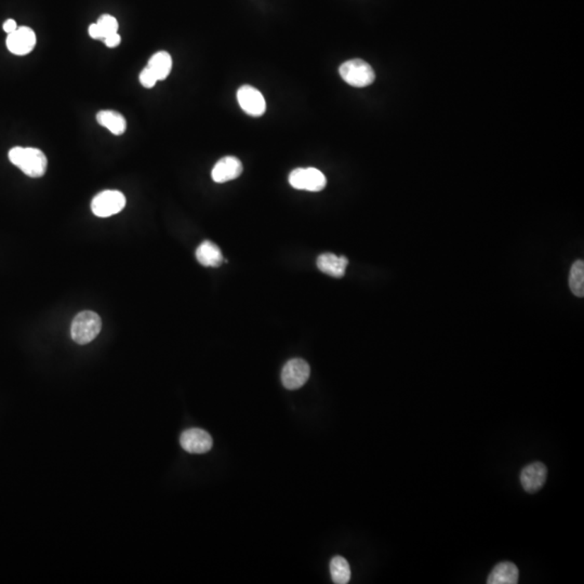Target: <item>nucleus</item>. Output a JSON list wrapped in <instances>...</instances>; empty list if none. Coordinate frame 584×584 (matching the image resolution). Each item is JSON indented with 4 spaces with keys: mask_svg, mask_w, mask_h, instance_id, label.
<instances>
[{
    "mask_svg": "<svg viewBox=\"0 0 584 584\" xmlns=\"http://www.w3.org/2000/svg\"><path fill=\"white\" fill-rule=\"evenodd\" d=\"M548 469L543 463L534 462L522 469L520 473V483L522 488L528 493H536L542 488L546 481Z\"/></svg>",
    "mask_w": 584,
    "mask_h": 584,
    "instance_id": "nucleus-10",
    "label": "nucleus"
},
{
    "mask_svg": "<svg viewBox=\"0 0 584 584\" xmlns=\"http://www.w3.org/2000/svg\"><path fill=\"white\" fill-rule=\"evenodd\" d=\"M102 321L99 315L92 311H81L71 321V336L76 343H90L101 331Z\"/></svg>",
    "mask_w": 584,
    "mask_h": 584,
    "instance_id": "nucleus-2",
    "label": "nucleus"
},
{
    "mask_svg": "<svg viewBox=\"0 0 584 584\" xmlns=\"http://www.w3.org/2000/svg\"><path fill=\"white\" fill-rule=\"evenodd\" d=\"M237 101L241 110L250 116L260 117L265 113L266 102L263 94L251 86L245 85L239 88Z\"/></svg>",
    "mask_w": 584,
    "mask_h": 584,
    "instance_id": "nucleus-7",
    "label": "nucleus"
},
{
    "mask_svg": "<svg viewBox=\"0 0 584 584\" xmlns=\"http://www.w3.org/2000/svg\"><path fill=\"white\" fill-rule=\"evenodd\" d=\"M139 79H140L141 85H142L144 88H147V89H151V88L155 87L156 84L159 81L157 77L154 75L153 71H151L147 67H145L142 71H141L140 76H139Z\"/></svg>",
    "mask_w": 584,
    "mask_h": 584,
    "instance_id": "nucleus-20",
    "label": "nucleus"
},
{
    "mask_svg": "<svg viewBox=\"0 0 584 584\" xmlns=\"http://www.w3.org/2000/svg\"><path fill=\"white\" fill-rule=\"evenodd\" d=\"M96 122L114 135H122L127 130V120L120 113L113 110H100L96 114Z\"/></svg>",
    "mask_w": 584,
    "mask_h": 584,
    "instance_id": "nucleus-13",
    "label": "nucleus"
},
{
    "mask_svg": "<svg viewBox=\"0 0 584 584\" xmlns=\"http://www.w3.org/2000/svg\"><path fill=\"white\" fill-rule=\"evenodd\" d=\"M9 161L30 178H42L47 171L48 159L44 151L34 147H16L10 149Z\"/></svg>",
    "mask_w": 584,
    "mask_h": 584,
    "instance_id": "nucleus-1",
    "label": "nucleus"
},
{
    "mask_svg": "<svg viewBox=\"0 0 584 584\" xmlns=\"http://www.w3.org/2000/svg\"><path fill=\"white\" fill-rule=\"evenodd\" d=\"M103 42L108 48H116V47L120 46V42H122V37H120L118 33H115V34L108 35V37H105V38L103 39Z\"/></svg>",
    "mask_w": 584,
    "mask_h": 584,
    "instance_id": "nucleus-21",
    "label": "nucleus"
},
{
    "mask_svg": "<svg viewBox=\"0 0 584 584\" xmlns=\"http://www.w3.org/2000/svg\"><path fill=\"white\" fill-rule=\"evenodd\" d=\"M520 571L516 565L510 561L498 563L489 575L488 584H515L518 582Z\"/></svg>",
    "mask_w": 584,
    "mask_h": 584,
    "instance_id": "nucleus-14",
    "label": "nucleus"
},
{
    "mask_svg": "<svg viewBox=\"0 0 584 584\" xmlns=\"http://www.w3.org/2000/svg\"><path fill=\"white\" fill-rule=\"evenodd\" d=\"M196 258L202 265L218 268L222 264L223 256L220 248L210 241H205L196 250Z\"/></svg>",
    "mask_w": 584,
    "mask_h": 584,
    "instance_id": "nucleus-15",
    "label": "nucleus"
},
{
    "mask_svg": "<svg viewBox=\"0 0 584 584\" xmlns=\"http://www.w3.org/2000/svg\"><path fill=\"white\" fill-rule=\"evenodd\" d=\"M8 50L16 55H26L32 52L36 45V34L32 28L21 26L7 37Z\"/></svg>",
    "mask_w": 584,
    "mask_h": 584,
    "instance_id": "nucleus-9",
    "label": "nucleus"
},
{
    "mask_svg": "<svg viewBox=\"0 0 584 584\" xmlns=\"http://www.w3.org/2000/svg\"><path fill=\"white\" fill-rule=\"evenodd\" d=\"M3 28L7 34H11V33H13L14 30L18 28V25H16L14 20H11V18H10V20H7V21L4 23Z\"/></svg>",
    "mask_w": 584,
    "mask_h": 584,
    "instance_id": "nucleus-23",
    "label": "nucleus"
},
{
    "mask_svg": "<svg viewBox=\"0 0 584 584\" xmlns=\"http://www.w3.org/2000/svg\"><path fill=\"white\" fill-rule=\"evenodd\" d=\"M348 260L345 257H337L333 253H323L317 259V266L321 272L336 278L343 277Z\"/></svg>",
    "mask_w": 584,
    "mask_h": 584,
    "instance_id": "nucleus-12",
    "label": "nucleus"
},
{
    "mask_svg": "<svg viewBox=\"0 0 584 584\" xmlns=\"http://www.w3.org/2000/svg\"><path fill=\"white\" fill-rule=\"evenodd\" d=\"M311 374L309 365L301 358L289 360L282 372V385L287 389H298L309 380Z\"/></svg>",
    "mask_w": 584,
    "mask_h": 584,
    "instance_id": "nucleus-6",
    "label": "nucleus"
},
{
    "mask_svg": "<svg viewBox=\"0 0 584 584\" xmlns=\"http://www.w3.org/2000/svg\"><path fill=\"white\" fill-rule=\"evenodd\" d=\"M180 444L190 454H205L212 448L213 440L208 432L200 428H190L182 433Z\"/></svg>",
    "mask_w": 584,
    "mask_h": 584,
    "instance_id": "nucleus-8",
    "label": "nucleus"
},
{
    "mask_svg": "<svg viewBox=\"0 0 584 584\" xmlns=\"http://www.w3.org/2000/svg\"><path fill=\"white\" fill-rule=\"evenodd\" d=\"M147 67L153 71L159 81H165L172 69V57L167 51H159L151 55Z\"/></svg>",
    "mask_w": 584,
    "mask_h": 584,
    "instance_id": "nucleus-16",
    "label": "nucleus"
},
{
    "mask_svg": "<svg viewBox=\"0 0 584 584\" xmlns=\"http://www.w3.org/2000/svg\"><path fill=\"white\" fill-rule=\"evenodd\" d=\"M289 183L296 190L321 192L327 185V179L316 168H298L289 174Z\"/></svg>",
    "mask_w": 584,
    "mask_h": 584,
    "instance_id": "nucleus-5",
    "label": "nucleus"
},
{
    "mask_svg": "<svg viewBox=\"0 0 584 584\" xmlns=\"http://www.w3.org/2000/svg\"><path fill=\"white\" fill-rule=\"evenodd\" d=\"M88 33H89V36L91 37V38L96 39V40H100V39L102 40V39H103L101 28H100V26L96 23L91 24V25L89 26Z\"/></svg>",
    "mask_w": 584,
    "mask_h": 584,
    "instance_id": "nucleus-22",
    "label": "nucleus"
},
{
    "mask_svg": "<svg viewBox=\"0 0 584 584\" xmlns=\"http://www.w3.org/2000/svg\"><path fill=\"white\" fill-rule=\"evenodd\" d=\"M342 79L352 87L364 88L372 85L376 74L368 63L360 59L346 61L339 69Z\"/></svg>",
    "mask_w": 584,
    "mask_h": 584,
    "instance_id": "nucleus-3",
    "label": "nucleus"
},
{
    "mask_svg": "<svg viewBox=\"0 0 584 584\" xmlns=\"http://www.w3.org/2000/svg\"><path fill=\"white\" fill-rule=\"evenodd\" d=\"M96 24H98V25L100 26V28H101L103 39L105 38V37H108V35L118 33V28H120L116 18L110 16V14H103V16H100L99 20L96 22ZM103 39H102V40H103Z\"/></svg>",
    "mask_w": 584,
    "mask_h": 584,
    "instance_id": "nucleus-19",
    "label": "nucleus"
},
{
    "mask_svg": "<svg viewBox=\"0 0 584 584\" xmlns=\"http://www.w3.org/2000/svg\"><path fill=\"white\" fill-rule=\"evenodd\" d=\"M243 173V164L234 156H227L221 159L213 167L211 172L212 180L217 183L231 181Z\"/></svg>",
    "mask_w": 584,
    "mask_h": 584,
    "instance_id": "nucleus-11",
    "label": "nucleus"
},
{
    "mask_svg": "<svg viewBox=\"0 0 584 584\" xmlns=\"http://www.w3.org/2000/svg\"><path fill=\"white\" fill-rule=\"evenodd\" d=\"M569 288L575 296L583 298L584 296V263L578 260L571 266L569 275Z\"/></svg>",
    "mask_w": 584,
    "mask_h": 584,
    "instance_id": "nucleus-18",
    "label": "nucleus"
},
{
    "mask_svg": "<svg viewBox=\"0 0 584 584\" xmlns=\"http://www.w3.org/2000/svg\"><path fill=\"white\" fill-rule=\"evenodd\" d=\"M330 573L335 583H348L350 579V568L348 561L342 556L333 557L330 561Z\"/></svg>",
    "mask_w": 584,
    "mask_h": 584,
    "instance_id": "nucleus-17",
    "label": "nucleus"
},
{
    "mask_svg": "<svg viewBox=\"0 0 584 584\" xmlns=\"http://www.w3.org/2000/svg\"><path fill=\"white\" fill-rule=\"evenodd\" d=\"M126 206V197L120 190H104L91 202L92 212L100 218H108L120 213Z\"/></svg>",
    "mask_w": 584,
    "mask_h": 584,
    "instance_id": "nucleus-4",
    "label": "nucleus"
}]
</instances>
